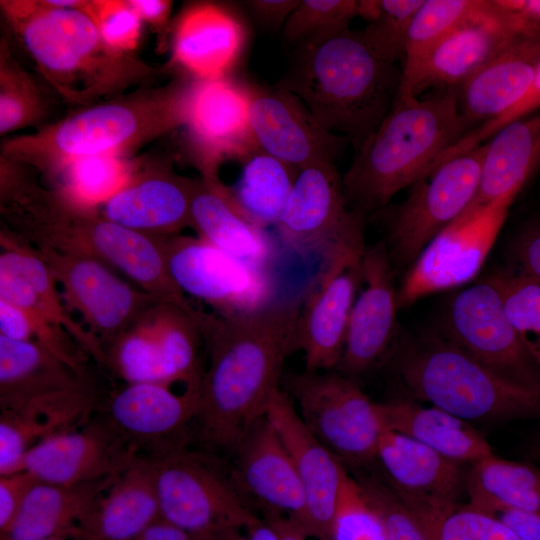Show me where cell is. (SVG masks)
<instances>
[{
	"label": "cell",
	"mask_w": 540,
	"mask_h": 540,
	"mask_svg": "<svg viewBox=\"0 0 540 540\" xmlns=\"http://www.w3.org/2000/svg\"><path fill=\"white\" fill-rule=\"evenodd\" d=\"M299 307L298 301H271L246 313L202 312L209 358L192 427L202 449L230 456L248 429L265 416L281 389L285 360L297 350Z\"/></svg>",
	"instance_id": "1"
},
{
	"label": "cell",
	"mask_w": 540,
	"mask_h": 540,
	"mask_svg": "<svg viewBox=\"0 0 540 540\" xmlns=\"http://www.w3.org/2000/svg\"><path fill=\"white\" fill-rule=\"evenodd\" d=\"M191 81L140 87L128 94L78 107L35 132L6 137L0 156L51 181L74 161L96 155L125 157L183 127Z\"/></svg>",
	"instance_id": "2"
},
{
	"label": "cell",
	"mask_w": 540,
	"mask_h": 540,
	"mask_svg": "<svg viewBox=\"0 0 540 540\" xmlns=\"http://www.w3.org/2000/svg\"><path fill=\"white\" fill-rule=\"evenodd\" d=\"M0 3L3 15L49 87L77 108L144 87L161 73L132 52L110 46L83 5L57 7L47 0Z\"/></svg>",
	"instance_id": "3"
},
{
	"label": "cell",
	"mask_w": 540,
	"mask_h": 540,
	"mask_svg": "<svg viewBox=\"0 0 540 540\" xmlns=\"http://www.w3.org/2000/svg\"><path fill=\"white\" fill-rule=\"evenodd\" d=\"M296 48L278 85L296 95L326 130L345 138L356 151L391 110L401 68L378 57L360 31L350 29Z\"/></svg>",
	"instance_id": "4"
},
{
	"label": "cell",
	"mask_w": 540,
	"mask_h": 540,
	"mask_svg": "<svg viewBox=\"0 0 540 540\" xmlns=\"http://www.w3.org/2000/svg\"><path fill=\"white\" fill-rule=\"evenodd\" d=\"M470 130L456 89L425 98L397 95L383 121L356 150L342 176L348 208L364 216L431 172L441 155Z\"/></svg>",
	"instance_id": "5"
},
{
	"label": "cell",
	"mask_w": 540,
	"mask_h": 540,
	"mask_svg": "<svg viewBox=\"0 0 540 540\" xmlns=\"http://www.w3.org/2000/svg\"><path fill=\"white\" fill-rule=\"evenodd\" d=\"M397 370L412 395L470 423L540 417V389L499 376L437 330L403 338Z\"/></svg>",
	"instance_id": "6"
},
{
	"label": "cell",
	"mask_w": 540,
	"mask_h": 540,
	"mask_svg": "<svg viewBox=\"0 0 540 540\" xmlns=\"http://www.w3.org/2000/svg\"><path fill=\"white\" fill-rule=\"evenodd\" d=\"M144 456L163 520L204 540H216L257 514L236 487L229 462L188 442Z\"/></svg>",
	"instance_id": "7"
},
{
	"label": "cell",
	"mask_w": 540,
	"mask_h": 540,
	"mask_svg": "<svg viewBox=\"0 0 540 540\" xmlns=\"http://www.w3.org/2000/svg\"><path fill=\"white\" fill-rule=\"evenodd\" d=\"M309 431L348 470L377 463L385 431L380 403L373 402L355 379L336 370L294 373L284 389Z\"/></svg>",
	"instance_id": "8"
},
{
	"label": "cell",
	"mask_w": 540,
	"mask_h": 540,
	"mask_svg": "<svg viewBox=\"0 0 540 540\" xmlns=\"http://www.w3.org/2000/svg\"><path fill=\"white\" fill-rule=\"evenodd\" d=\"M435 330L499 376L540 389V357L512 327L490 276L452 295Z\"/></svg>",
	"instance_id": "9"
},
{
	"label": "cell",
	"mask_w": 540,
	"mask_h": 540,
	"mask_svg": "<svg viewBox=\"0 0 540 540\" xmlns=\"http://www.w3.org/2000/svg\"><path fill=\"white\" fill-rule=\"evenodd\" d=\"M364 229L338 243L321 259L296 323V349L305 371L335 370L342 356L357 290L362 285Z\"/></svg>",
	"instance_id": "10"
},
{
	"label": "cell",
	"mask_w": 540,
	"mask_h": 540,
	"mask_svg": "<svg viewBox=\"0 0 540 540\" xmlns=\"http://www.w3.org/2000/svg\"><path fill=\"white\" fill-rule=\"evenodd\" d=\"M61 234L64 252L93 256L161 302L196 310L170 275L162 236L122 226L105 218L97 207L70 198L64 206Z\"/></svg>",
	"instance_id": "11"
},
{
	"label": "cell",
	"mask_w": 540,
	"mask_h": 540,
	"mask_svg": "<svg viewBox=\"0 0 540 540\" xmlns=\"http://www.w3.org/2000/svg\"><path fill=\"white\" fill-rule=\"evenodd\" d=\"M486 142L438 165L412 185L385 242L392 264L412 265L424 248L474 200Z\"/></svg>",
	"instance_id": "12"
},
{
	"label": "cell",
	"mask_w": 540,
	"mask_h": 540,
	"mask_svg": "<svg viewBox=\"0 0 540 540\" xmlns=\"http://www.w3.org/2000/svg\"><path fill=\"white\" fill-rule=\"evenodd\" d=\"M507 195L463 213L439 233L410 265L398 288V306L469 283L488 257L513 200Z\"/></svg>",
	"instance_id": "13"
},
{
	"label": "cell",
	"mask_w": 540,
	"mask_h": 540,
	"mask_svg": "<svg viewBox=\"0 0 540 540\" xmlns=\"http://www.w3.org/2000/svg\"><path fill=\"white\" fill-rule=\"evenodd\" d=\"M170 275L177 287L217 314L257 310L272 300L265 267L232 256L203 239L162 236Z\"/></svg>",
	"instance_id": "14"
},
{
	"label": "cell",
	"mask_w": 540,
	"mask_h": 540,
	"mask_svg": "<svg viewBox=\"0 0 540 540\" xmlns=\"http://www.w3.org/2000/svg\"><path fill=\"white\" fill-rule=\"evenodd\" d=\"M48 265L67 301L77 310L101 342L110 343L161 302L131 286L99 259L77 252L35 248Z\"/></svg>",
	"instance_id": "15"
},
{
	"label": "cell",
	"mask_w": 540,
	"mask_h": 540,
	"mask_svg": "<svg viewBox=\"0 0 540 540\" xmlns=\"http://www.w3.org/2000/svg\"><path fill=\"white\" fill-rule=\"evenodd\" d=\"M188 146L201 178L218 181L228 159L244 161L259 149L250 125V88L229 77L191 81L185 123Z\"/></svg>",
	"instance_id": "16"
},
{
	"label": "cell",
	"mask_w": 540,
	"mask_h": 540,
	"mask_svg": "<svg viewBox=\"0 0 540 540\" xmlns=\"http://www.w3.org/2000/svg\"><path fill=\"white\" fill-rule=\"evenodd\" d=\"M365 217L348 208L334 162H321L298 172L273 229L279 241L299 256L322 258L364 229Z\"/></svg>",
	"instance_id": "17"
},
{
	"label": "cell",
	"mask_w": 540,
	"mask_h": 540,
	"mask_svg": "<svg viewBox=\"0 0 540 540\" xmlns=\"http://www.w3.org/2000/svg\"><path fill=\"white\" fill-rule=\"evenodd\" d=\"M229 458L233 481L252 509H261L264 516L286 517L304 530L303 487L286 447L266 416L248 429Z\"/></svg>",
	"instance_id": "18"
},
{
	"label": "cell",
	"mask_w": 540,
	"mask_h": 540,
	"mask_svg": "<svg viewBox=\"0 0 540 540\" xmlns=\"http://www.w3.org/2000/svg\"><path fill=\"white\" fill-rule=\"evenodd\" d=\"M249 88L250 125L260 150L298 171L334 162L346 139L326 130L296 95L278 84Z\"/></svg>",
	"instance_id": "19"
},
{
	"label": "cell",
	"mask_w": 540,
	"mask_h": 540,
	"mask_svg": "<svg viewBox=\"0 0 540 540\" xmlns=\"http://www.w3.org/2000/svg\"><path fill=\"white\" fill-rule=\"evenodd\" d=\"M139 454L101 415L30 449L22 470L38 481L77 485L120 473Z\"/></svg>",
	"instance_id": "20"
},
{
	"label": "cell",
	"mask_w": 540,
	"mask_h": 540,
	"mask_svg": "<svg viewBox=\"0 0 540 540\" xmlns=\"http://www.w3.org/2000/svg\"><path fill=\"white\" fill-rule=\"evenodd\" d=\"M384 241L366 246L361 260L362 285L352 308L336 371L355 379L387 353L397 334L398 289Z\"/></svg>",
	"instance_id": "21"
},
{
	"label": "cell",
	"mask_w": 540,
	"mask_h": 540,
	"mask_svg": "<svg viewBox=\"0 0 540 540\" xmlns=\"http://www.w3.org/2000/svg\"><path fill=\"white\" fill-rule=\"evenodd\" d=\"M519 38L491 0L445 36L413 75L400 85L398 95L418 97L429 88L457 89L469 77Z\"/></svg>",
	"instance_id": "22"
},
{
	"label": "cell",
	"mask_w": 540,
	"mask_h": 540,
	"mask_svg": "<svg viewBox=\"0 0 540 540\" xmlns=\"http://www.w3.org/2000/svg\"><path fill=\"white\" fill-rule=\"evenodd\" d=\"M265 416L286 447L302 484L305 532L310 538L328 540L348 469L309 431L284 389L272 397Z\"/></svg>",
	"instance_id": "23"
},
{
	"label": "cell",
	"mask_w": 540,
	"mask_h": 540,
	"mask_svg": "<svg viewBox=\"0 0 540 540\" xmlns=\"http://www.w3.org/2000/svg\"><path fill=\"white\" fill-rule=\"evenodd\" d=\"M198 391L186 388L177 393L171 384L129 383L110 397L102 416L139 455H148L188 442Z\"/></svg>",
	"instance_id": "24"
},
{
	"label": "cell",
	"mask_w": 540,
	"mask_h": 540,
	"mask_svg": "<svg viewBox=\"0 0 540 540\" xmlns=\"http://www.w3.org/2000/svg\"><path fill=\"white\" fill-rule=\"evenodd\" d=\"M197 179L177 174L171 164L141 168L133 164L127 183L101 205V214L152 236H171L192 228L191 205Z\"/></svg>",
	"instance_id": "25"
},
{
	"label": "cell",
	"mask_w": 540,
	"mask_h": 540,
	"mask_svg": "<svg viewBox=\"0 0 540 540\" xmlns=\"http://www.w3.org/2000/svg\"><path fill=\"white\" fill-rule=\"evenodd\" d=\"M376 461L387 482L415 514L458 504L466 493V474L460 463L387 428Z\"/></svg>",
	"instance_id": "26"
},
{
	"label": "cell",
	"mask_w": 540,
	"mask_h": 540,
	"mask_svg": "<svg viewBox=\"0 0 540 540\" xmlns=\"http://www.w3.org/2000/svg\"><path fill=\"white\" fill-rule=\"evenodd\" d=\"M0 243V300L64 329L82 351L106 367L101 342L68 315L57 282L35 248L8 229H1Z\"/></svg>",
	"instance_id": "27"
},
{
	"label": "cell",
	"mask_w": 540,
	"mask_h": 540,
	"mask_svg": "<svg viewBox=\"0 0 540 540\" xmlns=\"http://www.w3.org/2000/svg\"><path fill=\"white\" fill-rule=\"evenodd\" d=\"M245 26L229 10L214 3L186 8L175 26L172 58L195 80L227 77L242 55Z\"/></svg>",
	"instance_id": "28"
},
{
	"label": "cell",
	"mask_w": 540,
	"mask_h": 540,
	"mask_svg": "<svg viewBox=\"0 0 540 540\" xmlns=\"http://www.w3.org/2000/svg\"><path fill=\"white\" fill-rule=\"evenodd\" d=\"M96 397L87 382L0 413V475L22 470L27 452L91 418Z\"/></svg>",
	"instance_id": "29"
},
{
	"label": "cell",
	"mask_w": 540,
	"mask_h": 540,
	"mask_svg": "<svg viewBox=\"0 0 540 540\" xmlns=\"http://www.w3.org/2000/svg\"><path fill=\"white\" fill-rule=\"evenodd\" d=\"M152 471L139 455L99 494L79 524V540H135L159 520Z\"/></svg>",
	"instance_id": "30"
},
{
	"label": "cell",
	"mask_w": 540,
	"mask_h": 540,
	"mask_svg": "<svg viewBox=\"0 0 540 540\" xmlns=\"http://www.w3.org/2000/svg\"><path fill=\"white\" fill-rule=\"evenodd\" d=\"M540 63V40L518 39L457 89L470 129L513 107L528 91Z\"/></svg>",
	"instance_id": "31"
},
{
	"label": "cell",
	"mask_w": 540,
	"mask_h": 540,
	"mask_svg": "<svg viewBox=\"0 0 540 540\" xmlns=\"http://www.w3.org/2000/svg\"><path fill=\"white\" fill-rule=\"evenodd\" d=\"M191 216L192 228L204 241L261 267L269 261L272 246L266 230L241 211L220 180L197 179Z\"/></svg>",
	"instance_id": "32"
},
{
	"label": "cell",
	"mask_w": 540,
	"mask_h": 540,
	"mask_svg": "<svg viewBox=\"0 0 540 540\" xmlns=\"http://www.w3.org/2000/svg\"><path fill=\"white\" fill-rule=\"evenodd\" d=\"M539 164L540 114L503 126L486 141L478 190L465 212L517 195Z\"/></svg>",
	"instance_id": "33"
},
{
	"label": "cell",
	"mask_w": 540,
	"mask_h": 540,
	"mask_svg": "<svg viewBox=\"0 0 540 540\" xmlns=\"http://www.w3.org/2000/svg\"><path fill=\"white\" fill-rule=\"evenodd\" d=\"M116 475L77 485L37 481L1 540L74 537L96 498Z\"/></svg>",
	"instance_id": "34"
},
{
	"label": "cell",
	"mask_w": 540,
	"mask_h": 540,
	"mask_svg": "<svg viewBox=\"0 0 540 540\" xmlns=\"http://www.w3.org/2000/svg\"><path fill=\"white\" fill-rule=\"evenodd\" d=\"M385 427L457 463H474L492 454L486 438L470 422L434 406L406 400L380 403Z\"/></svg>",
	"instance_id": "35"
},
{
	"label": "cell",
	"mask_w": 540,
	"mask_h": 540,
	"mask_svg": "<svg viewBox=\"0 0 540 540\" xmlns=\"http://www.w3.org/2000/svg\"><path fill=\"white\" fill-rule=\"evenodd\" d=\"M71 367L34 340L0 336V410L85 384Z\"/></svg>",
	"instance_id": "36"
},
{
	"label": "cell",
	"mask_w": 540,
	"mask_h": 540,
	"mask_svg": "<svg viewBox=\"0 0 540 540\" xmlns=\"http://www.w3.org/2000/svg\"><path fill=\"white\" fill-rule=\"evenodd\" d=\"M466 494L469 504L489 513L503 508L540 513V467L492 453L471 464Z\"/></svg>",
	"instance_id": "37"
},
{
	"label": "cell",
	"mask_w": 540,
	"mask_h": 540,
	"mask_svg": "<svg viewBox=\"0 0 540 540\" xmlns=\"http://www.w3.org/2000/svg\"><path fill=\"white\" fill-rule=\"evenodd\" d=\"M202 311H189L171 303H159L146 317L156 337L163 371L168 384L182 383L199 389L204 369L199 358L204 339Z\"/></svg>",
	"instance_id": "38"
},
{
	"label": "cell",
	"mask_w": 540,
	"mask_h": 540,
	"mask_svg": "<svg viewBox=\"0 0 540 540\" xmlns=\"http://www.w3.org/2000/svg\"><path fill=\"white\" fill-rule=\"evenodd\" d=\"M241 163L230 194L251 221L267 230L278 221L299 171L260 149Z\"/></svg>",
	"instance_id": "39"
},
{
	"label": "cell",
	"mask_w": 540,
	"mask_h": 540,
	"mask_svg": "<svg viewBox=\"0 0 540 540\" xmlns=\"http://www.w3.org/2000/svg\"><path fill=\"white\" fill-rule=\"evenodd\" d=\"M52 100L36 77L11 52L6 37L0 42V135L4 138L28 127L49 124Z\"/></svg>",
	"instance_id": "40"
},
{
	"label": "cell",
	"mask_w": 540,
	"mask_h": 540,
	"mask_svg": "<svg viewBox=\"0 0 540 540\" xmlns=\"http://www.w3.org/2000/svg\"><path fill=\"white\" fill-rule=\"evenodd\" d=\"M484 1L424 0L414 14L408 29L401 67V84L413 75L428 53L454 28L478 10Z\"/></svg>",
	"instance_id": "41"
},
{
	"label": "cell",
	"mask_w": 540,
	"mask_h": 540,
	"mask_svg": "<svg viewBox=\"0 0 540 540\" xmlns=\"http://www.w3.org/2000/svg\"><path fill=\"white\" fill-rule=\"evenodd\" d=\"M133 164L113 154L81 158L61 173L56 188L79 204L97 207L127 183Z\"/></svg>",
	"instance_id": "42"
},
{
	"label": "cell",
	"mask_w": 540,
	"mask_h": 540,
	"mask_svg": "<svg viewBox=\"0 0 540 540\" xmlns=\"http://www.w3.org/2000/svg\"><path fill=\"white\" fill-rule=\"evenodd\" d=\"M147 313V312H146ZM146 313L105 347L106 368L129 383H165L156 337Z\"/></svg>",
	"instance_id": "43"
},
{
	"label": "cell",
	"mask_w": 540,
	"mask_h": 540,
	"mask_svg": "<svg viewBox=\"0 0 540 540\" xmlns=\"http://www.w3.org/2000/svg\"><path fill=\"white\" fill-rule=\"evenodd\" d=\"M415 516L432 540H520L494 514L469 503Z\"/></svg>",
	"instance_id": "44"
},
{
	"label": "cell",
	"mask_w": 540,
	"mask_h": 540,
	"mask_svg": "<svg viewBox=\"0 0 540 540\" xmlns=\"http://www.w3.org/2000/svg\"><path fill=\"white\" fill-rule=\"evenodd\" d=\"M358 17V0H299L283 26V36L296 47L349 29Z\"/></svg>",
	"instance_id": "45"
},
{
	"label": "cell",
	"mask_w": 540,
	"mask_h": 540,
	"mask_svg": "<svg viewBox=\"0 0 540 540\" xmlns=\"http://www.w3.org/2000/svg\"><path fill=\"white\" fill-rule=\"evenodd\" d=\"M489 276L499 290L512 327L540 357V284L518 268Z\"/></svg>",
	"instance_id": "46"
},
{
	"label": "cell",
	"mask_w": 540,
	"mask_h": 540,
	"mask_svg": "<svg viewBox=\"0 0 540 540\" xmlns=\"http://www.w3.org/2000/svg\"><path fill=\"white\" fill-rule=\"evenodd\" d=\"M365 496L379 513L387 540H432L422 523L384 476L371 468L351 470Z\"/></svg>",
	"instance_id": "47"
},
{
	"label": "cell",
	"mask_w": 540,
	"mask_h": 540,
	"mask_svg": "<svg viewBox=\"0 0 540 540\" xmlns=\"http://www.w3.org/2000/svg\"><path fill=\"white\" fill-rule=\"evenodd\" d=\"M328 540H387L379 513L349 471L342 484Z\"/></svg>",
	"instance_id": "48"
},
{
	"label": "cell",
	"mask_w": 540,
	"mask_h": 540,
	"mask_svg": "<svg viewBox=\"0 0 540 540\" xmlns=\"http://www.w3.org/2000/svg\"><path fill=\"white\" fill-rule=\"evenodd\" d=\"M424 0H380L378 16L360 31L368 47L381 59L396 63L404 57L412 18Z\"/></svg>",
	"instance_id": "49"
},
{
	"label": "cell",
	"mask_w": 540,
	"mask_h": 540,
	"mask_svg": "<svg viewBox=\"0 0 540 540\" xmlns=\"http://www.w3.org/2000/svg\"><path fill=\"white\" fill-rule=\"evenodd\" d=\"M82 9L91 17L102 38L110 46L126 52L135 49L142 21L127 1H85Z\"/></svg>",
	"instance_id": "50"
},
{
	"label": "cell",
	"mask_w": 540,
	"mask_h": 540,
	"mask_svg": "<svg viewBox=\"0 0 540 540\" xmlns=\"http://www.w3.org/2000/svg\"><path fill=\"white\" fill-rule=\"evenodd\" d=\"M539 108L540 63L528 91L520 101L497 118L470 129L461 139L441 155L437 160L435 167L445 162L447 159L485 143L503 126L518 119L525 118Z\"/></svg>",
	"instance_id": "51"
},
{
	"label": "cell",
	"mask_w": 540,
	"mask_h": 540,
	"mask_svg": "<svg viewBox=\"0 0 540 540\" xmlns=\"http://www.w3.org/2000/svg\"><path fill=\"white\" fill-rule=\"evenodd\" d=\"M38 480L28 471L0 475V533L7 531L25 497Z\"/></svg>",
	"instance_id": "52"
},
{
	"label": "cell",
	"mask_w": 540,
	"mask_h": 540,
	"mask_svg": "<svg viewBox=\"0 0 540 540\" xmlns=\"http://www.w3.org/2000/svg\"><path fill=\"white\" fill-rule=\"evenodd\" d=\"M519 38L540 40V0H491Z\"/></svg>",
	"instance_id": "53"
},
{
	"label": "cell",
	"mask_w": 540,
	"mask_h": 540,
	"mask_svg": "<svg viewBox=\"0 0 540 540\" xmlns=\"http://www.w3.org/2000/svg\"><path fill=\"white\" fill-rule=\"evenodd\" d=\"M512 253L517 268L540 284V222L528 225L518 234Z\"/></svg>",
	"instance_id": "54"
},
{
	"label": "cell",
	"mask_w": 540,
	"mask_h": 540,
	"mask_svg": "<svg viewBox=\"0 0 540 540\" xmlns=\"http://www.w3.org/2000/svg\"><path fill=\"white\" fill-rule=\"evenodd\" d=\"M299 0H248L244 6L253 18L269 28L284 26Z\"/></svg>",
	"instance_id": "55"
},
{
	"label": "cell",
	"mask_w": 540,
	"mask_h": 540,
	"mask_svg": "<svg viewBox=\"0 0 540 540\" xmlns=\"http://www.w3.org/2000/svg\"><path fill=\"white\" fill-rule=\"evenodd\" d=\"M0 336L16 341L34 340L27 312L4 300H0Z\"/></svg>",
	"instance_id": "56"
},
{
	"label": "cell",
	"mask_w": 540,
	"mask_h": 540,
	"mask_svg": "<svg viewBox=\"0 0 540 540\" xmlns=\"http://www.w3.org/2000/svg\"><path fill=\"white\" fill-rule=\"evenodd\" d=\"M520 540H540V513L503 508L494 513Z\"/></svg>",
	"instance_id": "57"
},
{
	"label": "cell",
	"mask_w": 540,
	"mask_h": 540,
	"mask_svg": "<svg viewBox=\"0 0 540 540\" xmlns=\"http://www.w3.org/2000/svg\"><path fill=\"white\" fill-rule=\"evenodd\" d=\"M216 540H279L271 524L256 515L248 523L223 533Z\"/></svg>",
	"instance_id": "58"
},
{
	"label": "cell",
	"mask_w": 540,
	"mask_h": 540,
	"mask_svg": "<svg viewBox=\"0 0 540 540\" xmlns=\"http://www.w3.org/2000/svg\"><path fill=\"white\" fill-rule=\"evenodd\" d=\"M141 21L162 25L167 20L172 3L166 0H127Z\"/></svg>",
	"instance_id": "59"
},
{
	"label": "cell",
	"mask_w": 540,
	"mask_h": 540,
	"mask_svg": "<svg viewBox=\"0 0 540 540\" xmlns=\"http://www.w3.org/2000/svg\"><path fill=\"white\" fill-rule=\"evenodd\" d=\"M135 540H204L160 518Z\"/></svg>",
	"instance_id": "60"
},
{
	"label": "cell",
	"mask_w": 540,
	"mask_h": 540,
	"mask_svg": "<svg viewBox=\"0 0 540 540\" xmlns=\"http://www.w3.org/2000/svg\"><path fill=\"white\" fill-rule=\"evenodd\" d=\"M278 534L279 540H309L308 534L294 521L279 515L263 516Z\"/></svg>",
	"instance_id": "61"
},
{
	"label": "cell",
	"mask_w": 540,
	"mask_h": 540,
	"mask_svg": "<svg viewBox=\"0 0 540 540\" xmlns=\"http://www.w3.org/2000/svg\"><path fill=\"white\" fill-rule=\"evenodd\" d=\"M530 456L538 463H540V436L535 439L530 447Z\"/></svg>",
	"instance_id": "62"
},
{
	"label": "cell",
	"mask_w": 540,
	"mask_h": 540,
	"mask_svg": "<svg viewBox=\"0 0 540 540\" xmlns=\"http://www.w3.org/2000/svg\"><path fill=\"white\" fill-rule=\"evenodd\" d=\"M36 540H79V539L73 536H56V537L42 538V539H36Z\"/></svg>",
	"instance_id": "63"
}]
</instances>
